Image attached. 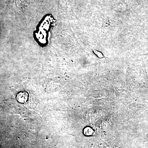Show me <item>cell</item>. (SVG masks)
Returning <instances> with one entry per match:
<instances>
[{
  "mask_svg": "<svg viewBox=\"0 0 148 148\" xmlns=\"http://www.w3.org/2000/svg\"><path fill=\"white\" fill-rule=\"evenodd\" d=\"M93 133V131L90 128H87L85 130L84 133L85 135H92Z\"/></svg>",
  "mask_w": 148,
  "mask_h": 148,
  "instance_id": "1",
  "label": "cell"
},
{
  "mask_svg": "<svg viewBox=\"0 0 148 148\" xmlns=\"http://www.w3.org/2000/svg\"><path fill=\"white\" fill-rule=\"evenodd\" d=\"M101 147H102V148H109L106 145H102Z\"/></svg>",
  "mask_w": 148,
  "mask_h": 148,
  "instance_id": "2",
  "label": "cell"
}]
</instances>
